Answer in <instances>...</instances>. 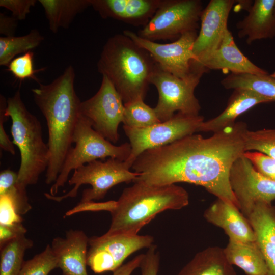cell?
I'll return each instance as SVG.
<instances>
[{
	"mask_svg": "<svg viewBox=\"0 0 275 275\" xmlns=\"http://www.w3.org/2000/svg\"><path fill=\"white\" fill-rule=\"evenodd\" d=\"M246 129L245 123L237 122L209 138L194 133L147 150L132 166L134 172L140 174L134 182L200 185L239 209L230 185L229 174L233 163L245 152L243 134Z\"/></svg>",
	"mask_w": 275,
	"mask_h": 275,
	"instance_id": "obj_1",
	"label": "cell"
},
{
	"mask_svg": "<svg viewBox=\"0 0 275 275\" xmlns=\"http://www.w3.org/2000/svg\"><path fill=\"white\" fill-rule=\"evenodd\" d=\"M75 72L72 65L51 82L32 90L34 101L46 119L49 157L45 183L53 184L61 171L80 116L81 101L74 89Z\"/></svg>",
	"mask_w": 275,
	"mask_h": 275,
	"instance_id": "obj_2",
	"label": "cell"
},
{
	"mask_svg": "<svg viewBox=\"0 0 275 275\" xmlns=\"http://www.w3.org/2000/svg\"><path fill=\"white\" fill-rule=\"evenodd\" d=\"M188 204V193L181 186L135 181L124 189L117 201L100 202L99 210L111 214L106 234L135 236L159 213L179 210Z\"/></svg>",
	"mask_w": 275,
	"mask_h": 275,
	"instance_id": "obj_3",
	"label": "cell"
},
{
	"mask_svg": "<svg viewBox=\"0 0 275 275\" xmlns=\"http://www.w3.org/2000/svg\"><path fill=\"white\" fill-rule=\"evenodd\" d=\"M155 63L147 50L123 33L108 39L97 69L111 80L125 103L144 99Z\"/></svg>",
	"mask_w": 275,
	"mask_h": 275,
	"instance_id": "obj_4",
	"label": "cell"
},
{
	"mask_svg": "<svg viewBox=\"0 0 275 275\" xmlns=\"http://www.w3.org/2000/svg\"><path fill=\"white\" fill-rule=\"evenodd\" d=\"M6 114L12 120L11 133L21 156L18 183L26 187L37 183L48 167L49 152L43 139L41 123L26 107L19 89L8 98Z\"/></svg>",
	"mask_w": 275,
	"mask_h": 275,
	"instance_id": "obj_5",
	"label": "cell"
},
{
	"mask_svg": "<svg viewBox=\"0 0 275 275\" xmlns=\"http://www.w3.org/2000/svg\"><path fill=\"white\" fill-rule=\"evenodd\" d=\"M73 144L74 146L67 153L58 178L50 189L51 195H57L59 189L65 185L71 171L107 157L126 161L131 151L130 143L113 145L96 131L90 121L81 114L74 131Z\"/></svg>",
	"mask_w": 275,
	"mask_h": 275,
	"instance_id": "obj_6",
	"label": "cell"
},
{
	"mask_svg": "<svg viewBox=\"0 0 275 275\" xmlns=\"http://www.w3.org/2000/svg\"><path fill=\"white\" fill-rule=\"evenodd\" d=\"M125 161L108 158L106 161L94 160L74 170L68 184L73 185L67 194L51 195L44 194L50 200L61 202L68 198L77 196L78 189L83 184H90L91 188L83 190L79 203L99 200L104 198L107 191L114 186L122 183L133 182L140 174L130 170Z\"/></svg>",
	"mask_w": 275,
	"mask_h": 275,
	"instance_id": "obj_7",
	"label": "cell"
},
{
	"mask_svg": "<svg viewBox=\"0 0 275 275\" xmlns=\"http://www.w3.org/2000/svg\"><path fill=\"white\" fill-rule=\"evenodd\" d=\"M203 75L192 72L188 77L181 78L163 70L155 63L150 81L158 93V102L154 108L161 122L170 119L176 112L199 115L201 106L194 93Z\"/></svg>",
	"mask_w": 275,
	"mask_h": 275,
	"instance_id": "obj_8",
	"label": "cell"
},
{
	"mask_svg": "<svg viewBox=\"0 0 275 275\" xmlns=\"http://www.w3.org/2000/svg\"><path fill=\"white\" fill-rule=\"evenodd\" d=\"M203 10L200 0H162L137 34L152 41L178 38L185 33L197 30Z\"/></svg>",
	"mask_w": 275,
	"mask_h": 275,
	"instance_id": "obj_9",
	"label": "cell"
},
{
	"mask_svg": "<svg viewBox=\"0 0 275 275\" xmlns=\"http://www.w3.org/2000/svg\"><path fill=\"white\" fill-rule=\"evenodd\" d=\"M204 121L203 116L177 112L170 119L146 128H135L123 125L124 131L131 147L130 155L125 163L131 168L135 160L144 151L198 132Z\"/></svg>",
	"mask_w": 275,
	"mask_h": 275,
	"instance_id": "obj_10",
	"label": "cell"
},
{
	"mask_svg": "<svg viewBox=\"0 0 275 275\" xmlns=\"http://www.w3.org/2000/svg\"><path fill=\"white\" fill-rule=\"evenodd\" d=\"M80 113L105 139L114 144L118 141V126L123 122L124 104L114 85L105 75H102L97 93L81 102Z\"/></svg>",
	"mask_w": 275,
	"mask_h": 275,
	"instance_id": "obj_11",
	"label": "cell"
},
{
	"mask_svg": "<svg viewBox=\"0 0 275 275\" xmlns=\"http://www.w3.org/2000/svg\"><path fill=\"white\" fill-rule=\"evenodd\" d=\"M154 242L151 235H107L89 238L87 265L95 273L114 272L130 255Z\"/></svg>",
	"mask_w": 275,
	"mask_h": 275,
	"instance_id": "obj_12",
	"label": "cell"
},
{
	"mask_svg": "<svg viewBox=\"0 0 275 275\" xmlns=\"http://www.w3.org/2000/svg\"><path fill=\"white\" fill-rule=\"evenodd\" d=\"M229 182L239 210L246 218L257 203L272 204L275 200V181L259 173L243 154L232 164Z\"/></svg>",
	"mask_w": 275,
	"mask_h": 275,
	"instance_id": "obj_13",
	"label": "cell"
},
{
	"mask_svg": "<svg viewBox=\"0 0 275 275\" xmlns=\"http://www.w3.org/2000/svg\"><path fill=\"white\" fill-rule=\"evenodd\" d=\"M123 33L147 50L163 70L181 78L192 73L191 62L194 59L193 48L197 30L185 33L175 41L166 44L142 38L130 30H124Z\"/></svg>",
	"mask_w": 275,
	"mask_h": 275,
	"instance_id": "obj_14",
	"label": "cell"
},
{
	"mask_svg": "<svg viewBox=\"0 0 275 275\" xmlns=\"http://www.w3.org/2000/svg\"><path fill=\"white\" fill-rule=\"evenodd\" d=\"M236 3L235 0H211L203 10L200 31L193 45L194 59L191 62L219 46L229 31L228 17Z\"/></svg>",
	"mask_w": 275,
	"mask_h": 275,
	"instance_id": "obj_15",
	"label": "cell"
},
{
	"mask_svg": "<svg viewBox=\"0 0 275 275\" xmlns=\"http://www.w3.org/2000/svg\"><path fill=\"white\" fill-rule=\"evenodd\" d=\"M210 70H227L232 73H268L242 53L229 30L216 49L191 63V71L205 73Z\"/></svg>",
	"mask_w": 275,
	"mask_h": 275,
	"instance_id": "obj_16",
	"label": "cell"
},
{
	"mask_svg": "<svg viewBox=\"0 0 275 275\" xmlns=\"http://www.w3.org/2000/svg\"><path fill=\"white\" fill-rule=\"evenodd\" d=\"M89 238L84 231L73 229L66 231L64 238H53L50 245L63 275H88Z\"/></svg>",
	"mask_w": 275,
	"mask_h": 275,
	"instance_id": "obj_17",
	"label": "cell"
},
{
	"mask_svg": "<svg viewBox=\"0 0 275 275\" xmlns=\"http://www.w3.org/2000/svg\"><path fill=\"white\" fill-rule=\"evenodd\" d=\"M275 0L247 1L243 9L248 14L236 24L237 35L248 44L275 37Z\"/></svg>",
	"mask_w": 275,
	"mask_h": 275,
	"instance_id": "obj_18",
	"label": "cell"
},
{
	"mask_svg": "<svg viewBox=\"0 0 275 275\" xmlns=\"http://www.w3.org/2000/svg\"><path fill=\"white\" fill-rule=\"evenodd\" d=\"M162 0H91V6L104 18H113L134 26L146 25Z\"/></svg>",
	"mask_w": 275,
	"mask_h": 275,
	"instance_id": "obj_19",
	"label": "cell"
},
{
	"mask_svg": "<svg viewBox=\"0 0 275 275\" xmlns=\"http://www.w3.org/2000/svg\"><path fill=\"white\" fill-rule=\"evenodd\" d=\"M203 216L208 222L222 228L229 237V240L240 242L256 241L249 221L233 205L217 199L205 210Z\"/></svg>",
	"mask_w": 275,
	"mask_h": 275,
	"instance_id": "obj_20",
	"label": "cell"
},
{
	"mask_svg": "<svg viewBox=\"0 0 275 275\" xmlns=\"http://www.w3.org/2000/svg\"><path fill=\"white\" fill-rule=\"evenodd\" d=\"M246 218L264 258L266 275H275V206L258 202Z\"/></svg>",
	"mask_w": 275,
	"mask_h": 275,
	"instance_id": "obj_21",
	"label": "cell"
},
{
	"mask_svg": "<svg viewBox=\"0 0 275 275\" xmlns=\"http://www.w3.org/2000/svg\"><path fill=\"white\" fill-rule=\"evenodd\" d=\"M271 102L250 90L236 89L229 98L227 106L218 116L204 121L199 132H212L213 133L233 125L236 118L254 106L259 104Z\"/></svg>",
	"mask_w": 275,
	"mask_h": 275,
	"instance_id": "obj_22",
	"label": "cell"
},
{
	"mask_svg": "<svg viewBox=\"0 0 275 275\" xmlns=\"http://www.w3.org/2000/svg\"><path fill=\"white\" fill-rule=\"evenodd\" d=\"M223 251L229 263L240 268L246 275L267 274L266 264L256 241L240 242L229 240Z\"/></svg>",
	"mask_w": 275,
	"mask_h": 275,
	"instance_id": "obj_23",
	"label": "cell"
},
{
	"mask_svg": "<svg viewBox=\"0 0 275 275\" xmlns=\"http://www.w3.org/2000/svg\"><path fill=\"white\" fill-rule=\"evenodd\" d=\"M177 275H237L223 248L210 246L198 252Z\"/></svg>",
	"mask_w": 275,
	"mask_h": 275,
	"instance_id": "obj_24",
	"label": "cell"
},
{
	"mask_svg": "<svg viewBox=\"0 0 275 275\" xmlns=\"http://www.w3.org/2000/svg\"><path fill=\"white\" fill-rule=\"evenodd\" d=\"M44 8L50 30L56 33L67 29L75 16L91 6V0H39Z\"/></svg>",
	"mask_w": 275,
	"mask_h": 275,
	"instance_id": "obj_25",
	"label": "cell"
},
{
	"mask_svg": "<svg viewBox=\"0 0 275 275\" xmlns=\"http://www.w3.org/2000/svg\"><path fill=\"white\" fill-rule=\"evenodd\" d=\"M227 89H242L275 102V73L263 74L231 73L221 81Z\"/></svg>",
	"mask_w": 275,
	"mask_h": 275,
	"instance_id": "obj_26",
	"label": "cell"
},
{
	"mask_svg": "<svg viewBox=\"0 0 275 275\" xmlns=\"http://www.w3.org/2000/svg\"><path fill=\"white\" fill-rule=\"evenodd\" d=\"M25 235L17 237L1 248L0 275H18L24 263L25 251L33 246Z\"/></svg>",
	"mask_w": 275,
	"mask_h": 275,
	"instance_id": "obj_27",
	"label": "cell"
},
{
	"mask_svg": "<svg viewBox=\"0 0 275 275\" xmlns=\"http://www.w3.org/2000/svg\"><path fill=\"white\" fill-rule=\"evenodd\" d=\"M44 36L37 29L22 36L0 37V65L7 66L17 55L25 53L39 46Z\"/></svg>",
	"mask_w": 275,
	"mask_h": 275,
	"instance_id": "obj_28",
	"label": "cell"
},
{
	"mask_svg": "<svg viewBox=\"0 0 275 275\" xmlns=\"http://www.w3.org/2000/svg\"><path fill=\"white\" fill-rule=\"evenodd\" d=\"M123 125L135 128H146L161 122L154 108L143 99L125 103Z\"/></svg>",
	"mask_w": 275,
	"mask_h": 275,
	"instance_id": "obj_29",
	"label": "cell"
},
{
	"mask_svg": "<svg viewBox=\"0 0 275 275\" xmlns=\"http://www.w3.org/2000/svg\"><path fill=\"white\" fill-rule=\"evenodd\" d=\"M243 140L246 151L255 150L275 159V129L245 130Z\"/></svg>",
	"mask_w": 275,
	"mask_h": 275,
	"instance_id": "obj_30",
	"label": "cell"
},
{
	"mask_svg": "<svg viewBox=\"0 0 275 275\" xmlns=\"http://www.w3.org/2000/svg\"><path fill=\"white\" fill-rule=\"evenodd\" d=\"M58 268V261L51 245L24 261L18 275H48L53 269Z\"/></svg>",
	"mask_w": 275,
	"mask_h": 275,
	"instance_id": "obj_31",
	"label": "cell"
},
{
	"mask_svg": "<svg viewBox=\"0 0 275 275\" xmlns=\"http://www.w3.org/2000/svg\"><path fill=\"white\" fill-rule=\"evenodd\" d=\"M33 57L34 52L31 50L15 58L8 66L7 71L20 81L33 79L38 82L35 74L39 71L43 70L44 68L40 70L34 69Z\"/></svg>",
	"mask_w": 275,
	"mask_h": 275,
	"instance_id": "obj_32",
	"label": "cell"
},
{
	"mask_svg": "<svg viewBox=\"0 0 275 275\" xmlns=\"http://www.w3.org/2000/svg\"><path fill=\"white\" fill-rule=\"evenodd\" d=\"M243 155L259 173L275 181V159L258 151H246Z\"/></svg>",
	"mask_w": 275,
	"mask_h": 275,
	"instance_id": "obj_33",
	"label": "cell"
},
{
	"mask_svg": "<svg viewBox=\"0 0 275 275\" xmlns=\"http://www.w3.org/2000/svg\"><path fill=\"white\" fill-rule=\"evenodd\" d=\"M26 188L18 182L4 193L0 194V195H5L9 198L16 212L20 215L26 214L32 209Z\"/></svg>",
	"mask_w": 275,
	"mask_h": 275,
	"instance_id": "obj_34",
	"label": "cell"
},
{
	"mask_svg": "<svg viewBox=\"0 0 275 275\" xmlns=\"http://www.w3.org/2000/svg\"><path fill=\"white\" fill-rule=\"evenodd\" d=\"M36 3V0H1L0 7L10 11L12 16L18 20H22L26 18L31 8Z\"/></svg>",
	"mask_w": 275,
	"mask_h": 275,
	"instance_id": "obj_35",
	"label": "cell"
},
{
	"mask_svg": "<svg viewBox=\"0 0 275 275\" xmlns=\"http://www.w3.org/2000/svg\"><path fill=\"white\" fill-rule=\"evenodd\" d=\"M23 218L16 211L9 198L0 195V225H10L22 223Z\"/></svg>",
	"mask_w": 275,
	"mask_h": 275,
	"instance_id": "obj_36",
	"label": "cell"
},
{
	"mask_svg": "<svg viewBox=\"0 0 275 275\" xmlns=\"http://www.w3.org/2000/svg\"><path fill=\"white\" fill-rule=\"evenodd\" d=\"M160 264V254L157 246L152 244L150 246L140 266L141 275H158Z\"/></svg>",
	"mask_w": 275,
	"mask_h": 275,
	"instance_id": "obj_37",
	"label": "cell"
},
{
	"mask_svg": "<svg viewBox=\"0 0 275 275\" xmlns=\"http://www.w3.org/2000/svg\"><path fill=\"white\" fill-rule=\"evenodd\" d=\"M7 99L3 95H0V147L3 150L7 151L12 155L15 154L14 145L11 141L5 131L4 122L7 121L9 117L6 115Z\"/></svg>",
	"mask_w": 275,
	"mask_h": 275,
	"instance_id": "obj_38",
	"label": "cell"
},
{
	"mask_svg": "<svg viewBox=\"0 0 275 275\" xmlns=\"http://www.w3.org/2000/svg\"><path fill=\"white\" fill-rule=\"evenodd\" d=\"M27 229L22 223L10 225H0V248L10 240L25 235Z\"/></svg>",
	"mask_w": 275,
	"mask_h": 275,
	"instance_id": "obj_39",
	"label": "cell"
},
{
	"mask_svg": "<svg viewBox=\"0 0 275 275\" xmlns=\"http://www.w3.org/2000/svg\"><path fill=\"white\" fill-rule=\"evenodd\" d=\"M18 20L13 16L0 13V34L4 37L14 36L18 25Z\"/></svg>",
	"mask_w": 275,
	"mask_h": 275,
	"instance_id": "obj_40",
	"label": "cell"
},
{
	"mask_svg": "<svg viewBox=\"0 0 275 275\" xmlns=\"http://www.w3.org/2000/svg\"><path fill=\"white\" fill-rule=\"evenodd\" d=\"M144 254H139L127 263L123 264L113 272V275H131L133 272L140 267Z\"/></svg>",
	"mask_w": 275,
	"mask_h": 275,
	"instance_id": "obj_41",
	"label": "cell"
},
{
	"mask_svg": "<svg viewBox=\"0 0 275 275\" xmlns=\"http://www.w3.org/2000/svg\"><path fill=\"white\" fill-rule=\"evenodd\" d=\"M18 182V173L10 169L2 171L0 173V194Z\"/></svg>",
	"mask_w": 275,
	"mask_h": 275,
	"instance_id": "obj_42",
	"label": "cell"
},
{
	"mask_svg": "<svg viewBox=\"0 0 275 275\" xmlns=\"http://www.w3.org/2000/svg\"><path fill=\"white\" fill-rule=\"evenodd\" d=\"M274 13H275V6H274Z\"/></svg>",
	"mask_w": 275,
	"mask_h": 275,
	"instance_id": "obj_43",
	"label": "cell"
}]
</instances>
